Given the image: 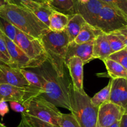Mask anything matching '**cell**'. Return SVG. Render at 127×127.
Here are the masks:
<instances>
[{
  "instance_id": "obj_1",
  "label": "cell",
  "mask_w": 127,
  "mask_h": 127,
  "mask_svg": "<svg viewBox=\"0 0 127 127\" xmlns=\"http://www.w3.org/2000/svg\"><path fill=\"white\" fill-rule=\"evenodd\" d=\"M37 74L42 83L40 95L56 107L70 111L69 86L71 83L66 77L58 75L50 64L45 61L37 67Z\"/></svg>"
},
{
  "instance_id": "obj_2",
  "label": "cell",
  "mask_w": 127,
  "mask_h": 127,
  "mask_svg": "<svg viewBox=\"0 0 127 127\" xmlns=\"http://www.w3.org/2000/svg\"><path fill=\"white\" fill-rule=\"evenodd\" d=\"M0 17L5 19L22 32L40 39L48 27L24 7L6 4L0 9Z\"/></svg>"
},
{
  "instance_id": "obj_3",
  "label": "cell",
  "mask_w": 127,
  "mask_h": 127,
  "mask_svg": "<svg viewBox=\"0 0 127 127\" xmlns=\"http://www.w3.org/2000/svg\"><path fill=\"white\" fill-rule=\"evenodd\" d=\"M47 56V62L60 77H65L64 59L69 42L65 30L60 32L48 31L40 38Z\"/></svg>"
},
{
  "instance_id": "obj_4",
  "label": "cell",
  "mask_w": 127,
  "mask_h": 127,
  "mask_svg": "<svg viewBox=\"0 0 127 127\" xmlns=\"http://www.w3.org/2000/svg\"><path fill=\"white\" fill-rule=\"evenodd\" d=\"M70 112L74 116L81 127H96L99 107L92 103L91 97L86 92L81 93L69 86Z\"/></svg>"
},
{
  "instance_id": "obj_5",
  "label": "cell",
  "mask_w": 127,
  "mask_h": 127,
  "mask_svg": "<svg viewBox=\"0 0 127 127\" xmlns=\"http://www.w3.org/2000/svg\"><path fill=\"white\" fill-rule=\"evenodd\" d=\"M22 104L26 110L24 113L59 127L58 119L62 112L57 107L45 99L40 95L33 96Z\"/></svg>"
},
{
  "instance_id": "obj_6",
  "label": "cell",
  "mask_w": 127,
  "mask_h": 127,
  "mask_svg": "<svg viewBox=\"0 0 127 127\" xmlns=\"http://www.w3.org/2000/svg\"><path fill=\"white\" fill-rule=\"evenodd\" d=\"M14 42L39 67L47 61V54L40 39L30 36L16 29V37Z\"/></svg>"
},
{
  "instance_id": "obj_7",
  "label": "cell",
  "mask_w": 127,
  "mask_h": 127,
  "mask_svg": "<svg viewBox=\"0 0 127 127\" xmlns=\"http://www.w3.org/2000/svg\"><path fill=\"white\" fill-rule=\"evenodd\" d=\"M127 26V17L114 7L104 2L95 27L105 34L118 31Z\"/></svg>"
},
{
  "instance_id": "obj_8",
  "label": "cell",
  "mask_w": 127,
  "mask_h": 127,
  "mask_svg": "<svg viewBox=\"0 0 127 127\" xmlns=\"http://www.w3.org/2000/svg\"><path fill=\"white\" fill-rule=\"evenodd\" d=\"M42 90L33 85L18 87L0 83V102H19L23 103L33 96L40 95Z\"/></svg>"
},
{
  "instance_id": "obj_9",
  "label": "cell",
  "mask_w": 127,
  "mask_h": 127,
  "mask_svg": "<svg viewBox=\"0 0 127 127\" xmlns=\"http://www.w3.org/2000/svg\"><path fill=\"white\" fill-rule=\"evenodd\" d=\"M3 34V33H2ZM6 43L7 52L10 57L11 67L16 68H37L39 66L31 59L23 51L3 34Z\"/></svg>"
},
{
  "instance_id": "obj_10",
  "label": "cell",
  "mask_w": 127,
  "mask_h": 127,
  "mask_svg": "<svg viewBox=\"0 0 127 127\" xmlns=\"http://www.w3.org/2000/svg\"><path fill=\"white\" fill-rule=\"evenodd\" d=\"M124 112L117 105L110 100L102 103L99 107L97 123L100 127H107L120 121Z\"/></svg>"
},
{
  "instance_id": "obj_11",
  "label": "cell",
  "mask_w": 127,
  "mask_h": 127,
  "mask_svg": "<svg viewBox=\"0 0 127 127\" xmlns=\"http://www.w3.org/2000/svg\"><path fill=\"white\" fill-rule=\"evenodd\" d=\"M76 13L81 15L87 23L95 27L100 10L104 2L100 0H89L85 3H81L74 0Z\"/></svg>"
},
{
  "instance_id": "obj_12",
  "label": "cell",
  "mask_w": 127,
  "mask_h": 127,
  "mask_svg": "<svg viewBox=\"0 0 127 127\" xmlns=\"http://www.w3.org/2000/svg\"><path fill=\"white\" fill-rule=\"evenodd\" d=\"M109 100L119 105L123 112L127 111V78L112 79Z\"/></svg>"
},
{
  "instance_id": "obj_13",
  "label": "cell",
  "mask_w": 127,
  "mask_h": 127,
  "mask_svg": "<svg viewBox=\"0 0 127 127\" xmlns=\"http://www.w3.org/2000/svg\"><path fill=\"white\" fill-rule=\"evenodd\" d=\"M0 83L18 87L31 85L21 73L19 68H12L0 61Z\"/></svg>"
},
{
  "instance_id": "obj_14",
  "label": "cell",
  "mask_w": 127,
  "mask_h": 127,
  "mask_svg": "<svg viewBox=\"0 0 127 127\" xmlns=\"http://www.w3.org/2000/svg\"><path fill=\"white\" fill-rule=\"evenodd\" d=\"M94 41L83 44H76L74 41L69 43L67 49L66 54L64 59V64L74 56L79 57L84 64L88 63L93 59V48Z\"/></svg>"
},
{
  "instance_id": "obj_15",
  "label": "cell",
  "mask_w": 127,
  "mask_h": 127,
  "mask_svg": "<svg viewBox=\"0 0 127 127\" xmlns=\"http://www.w3.org/2000/svg\"><path fill=\"white\" fill-rule=\"evenodd\" d=\"M84 65L83 61L76 56L71 57L66 63V67L69 70L71 78L72 85L74 89L81 93L85 92L83 87Z\"/></svg>"
},
{
  "instance_id": "obj_16",
  "label": "cell",
  "mask_w": 127,
  "mask_h": 127,
  "mask_svg": "<svg viewBox=\"0 0 127 127\" xmlns=\"http://www.w3.org/2000/svg\"><path fill=\"white\" fill-rule=\"evenodd\" d=\"M21 7H24L32 12L37 18L48 27L50 17L53 10L48 2H38L32 1H24L21 2Z\"/></svg>"
},
{
  "instance_id": "obj_17",
  "label": "cell",
  "mask_w": 127,
  "mask_h": 127,
  "mask_svg": "<svg viewBox=\"0 0 127 127\" xmlns=\"http://www.w3.org/2000/svg\"><path fill=\"white\" fill-rule=\"evenodd\" d=\"M112 54L105 33L99 35L94 41L93 48V59H99L104 61Z\"/></svg>"
},
{
  "instance_id": "obj_18",
  "label": "cell",
  "mask_w": 127,
  "mask_h": 127,
  "mask_svg": "<svg viewBox=\"0 0 127 127\" xmlns=\"http://www.w3.org/2000/svg\"><path fill=\"white\" fill-rule=\"evenodd\" d=\"M69 21L64 30L68 35L69 42H71L79 34L83 26L86 22L83 16L78 13L69 16Z\"/></svg>"
},
{
  "instance_id": "obj_19",
  "label": "cell",
  "mask_w": 127,
  "mask_h": 127,
  "mask_svg": "<svg viewBox=\"0 0 127 127\" xmlns=\"http://www.w3.org/2000/svg\"><path fill=\"white\" fill-rule=\"evenodd\" d=\"M102 33L104 32H102L100 29L86 22L82 27L79 34L73 41L76 44H83L92 42L94 41L99 35L102 34Z\"/></svg>"
},
{
  "instance_id": "obj_20",
  "label": "cell",
  "mask_w": 127,
  "mask_h": 127,
  "mask_svg": "<svg viewBox=\"0 0 127 127\" xmlns=\"http://www.w3.org/2000/svg\"><path fill=\"white\" fill-rule=\"evenodd\" d=\"M47 2L53 11L68 16L76 14L74 0H48Z\"/></svg>"
},
{
  "instance_id": "obj_21",
  "label": "cell",
  "mask_w": 127,
  "mask_h": 127,
  "mask_svg": "<svg viewBox=\"0 0 127 127\" xmlns=\"http://www.w3.org/2000/svg\"><path fill=\"white\" fill-rule=\"evenodd\" d=\"M69 16L53 11L50 17L48 29L53 32L64 31L69 21Z\"/></svg>"
},
{
  "instance_id": "obj_22",
  "label": "cell",
  "mask_w": 127,
  "mask_h": 127,
  "mask_svg": "<svg viewBox=\"0 0 127 127\" xmlns=\"http://www.w3.org/2000/svg\"><path fill=\"white\" fill-rule=\"evenodd\" d=\"M103 62L106 67L108 75L111 78H127V69L121 64L109 58L105 59Z\"/></svg>"
},
{
  "instance_id": "obj_23",
  "label": "cell",
  "mask_w": 127,
  "mask_h": 127,
  "mask_svg": "<svg viewBox=\"0 0 127 127\" xmlns=\"http://www.w3.org/2000/svg\"><path fill=\"white\" fill-rule=\"evenodd\" d=\"M112 85V78L109 81L107 85L105 86L104 88L95 93L93 97L91 98L92 103L95 107H99L102 103L109 101L110 99V90Z\"/></svg>"
},
{
  "instance_id": "obj_24",
  "label": "cell",
  "mask_w": 127,
  "mask_h": 127,
  "mask_svg": "<svg viewBox=\"0 0 127 127\" xmlns=\"http://www.w3.org/2000/svg\"><path fill=\"white\" fill-rule=\"evenodd\" d=\"M16 29L12 24L0 17V31L12 41H14L16 39Z\"/></svg>"
},
{
  "instance_id": "obj_25",
  "label": "cell",
  "mask_w": 127,
  "mask_h": 127,
  "mask_svg": "<svg viewBox=\"0 0 127 127\" xmlns=\"http://www.w3.org/2000/svg\"><path fill=\"white\" fill-rule=\"evenodd\" d=\"M59 127H81L74 116L71 113H61L58 119Z\"/></svg>"
},
{
  "instance_id": "obj_26",
  "label": "cell",
  "mask_w": 127,
  "mask_h": 127,
  "mask_svg": "<svg viewBox=\"0 0 127 127\" xmlns=\"http://www.w3.org/2000/svg\"><path fill=\"white\" fill-rule=\"evenodd\" d=\"M105 36H106L110 49L112 51V53L126 48V46L124 44L123 41L115 34L112 32L105 34Z\"/></svg>"
},
{
  "instance_id": "obj_27",
  "label": "cell",
  "mask_w": 127,
  "mask_h": 127,
  "mask_svg": "<svg viewBox=\"0 0 127 127\" xmlns=\"http://www.w3.org/2000/svg\"><path fill=\"white\" fill-rule=\"evenodd\" d=\"M21 73L23 75L26 80L29 82L31 85H33L37 88H40L42 90V83L41 82L40 78L37 73L32 72L31 71L27 70L25 68L20 69ZM43 92V91H42Z\"/></svg>"
},
{
  "instance_id": "obj_28",
  "label": "cell",
  "mask_w": 127,
  "mask_h": 127,
  "mask_svg": "<svg viewBox=\"0 0 127 127\" xmlns=\"http://www.w3.org/2000/svg\"><path fill=\"white\" fill-rule=\"evenodd\" d=\"M21 116L30 127H57L51 123L25 113H22Z\"/></svg>"
},
{
  "instance_id": "obj_29",
  "label": "cell",
  "mask_w": 127,
  "mask_h": 127,
  "mask_svg": "<svg viewBox=\"0 0 127 127\" xmlns=\"http://www.w3.org/2000/svg\"><path fill=\"white\" fill-rule=\"evenodd\" d=\"M120 11L127 17V0H100Z\"/></svg>"
},
{
  "instance_id": "obj_30",
  "label": "cell",
  "mask_w": 127,
  "mask_h": 127,
  "mask_svg": "<svg viewBox=\"0 0 127 127\" xmlns=\"http://www.w3.org/2000/svg\"><path fill=\"white\" fill-rule=\"evenodd\" d=\"M112 60L116 61L118 63L124 66L127 69V49L125 48L122 50L111 54L108 57Z\"/></svg>"
},
{
  "instance_id": "obj_31",
  "label": "cell",
  "mask_w": 127,
  "mask_h": 127,
  "mask_svg": "<svg viewBox=\"0 0 127 127\" xmlns=\"http://www.w3.org/2000/svg\"><path fill=\"white\" fill-rule=\"evenodd\" d=\"M112 33L117 35L123 41L127 49V26L118 30V31L112 32Z\"/></svg>"
},
{
  "instance_id": "obj_32",
  "label": "cell",
  "mask_w": 127,
  "mask_h": 127,
  "mask_svg": "<svg viewBox=\"0 0 127 127\" xmlns=\"http://www.w3.org/2000/svg\"><path fill=\"white\" fill-rule=\"evenodd\" d=\"M10 107L11 109L16 112L22 113H25V107L22 103L19 102H10Z\"/></svg>"
},
{
  "instance_id": "obj_33",
  "label": "cell",
  "mask_w": 127,
  "mask_h": 127,
  "mask_svg": "<svg viewBox=\"0 0 127 127\" xmlns=\"http://www.w3.org/2000/svg\"><path fill=\"white\" fill-rule=\"evenodd\" d=\"M0 51L2 54H4L10 60L9 55L8 52H7L6 41H5L4 38L3 34L2 33V32L1 31H0Z\"/></svg>"
},
{
  "instance_id": "obj_34",
  "label": "cell",
  "mask_w": 127,
  "mask_h": 127,
  "mask_svg": "<svg viewBox=\"0 0 127 127\" xmlns=\"http://www.w3.org/2000/svg\"><path fill=\"white\" fill-rule=\"evenodd\" d=\"M8 105L5 101L0 102V116L4 117L9 112Z\"/></svg>"
},
{
  "instance_id": "obj_35",
  "label": "cell",
  "mask_w": 127,
  "mask_h": 127,
  "mask_svg": "<svg viewBox=\"0 0 127 127\" xmlns=\"http://www.w3.org/2000/svg\"><path fill=\"white\" fill-rule=\"evenodd\" d=\"M32 1L35 2H46L44 0H6L7 4H11L17 5V6H21V2L24 1Z\"/></svg>"
},
{
  "instance_id": "obj_36",
  "label": "cell",
  "mask_w": 127,
  "mask_h": 127,
  "mask_svg": "<svg viewBox=\"0 0 127 127\" xmlns=\"http://www.w3.org/2000/svg\"><path fill=\"white\" fill-rule=\"evenodd\" d=\"M120 127H127V111L123 113L120 121Z\"/></svg>"
},
{
  "instance_id": "obj_37",
  "label": "cell",
  "mask_w": 127,
  "mask_h": 127,
  "mask_svg": "<svg viewBox=\"0 0 127 127\" xmlns=\"http://www.w3.org/2000/svg\"><path fill=\"white\" fill-rule=\"evenodd\" d=\"M0 61L11 67V61H10V60L4 54H2L1 51H0Z\"/></svg>"
},
{
  "instance_id": "obj_38",
  "label": "cell",
  "mask_w": 127,
  "mask_h": 127,
  "mask_svg": "<svg viewBox=\"0 0 127 127\" xmlns=\"http://www.w3.org/2000/svg\"><path fill=\"white\" fill-rule=\"evenodd\" d=\"M17 127H30L28 125V124L26 123V121L24 120V118L21 117V122H20L19 124L18 125V126H17Z\"/></svg>"
},
{
  "instance_id": "obj_39",
  "label": "cell",
  "mask_w": 127,
  "mask_h": 127,
  "mask_svg": "<svg viewBox=\"0 0 127 127\" xmlns=\"http://www.w3.org/2000/svg\"><path fill=\"white\" fill-rule=\"evenodd\" d=\"M120 121H117V122L113 123L112 125H111L107 127H120Z\"/></svg>"
},
{
  "instance_id": "obj_40",
  "label": "cell",
  "mask_w": 127,
  "mask_h": 127,
  "mask_svg": "<svg viewBox=\"0 0 127 127\" xmlns=\"http://www.w3.org/2000/svg\"><path fill=\"white\" fill-rule=\"evenodd\" d=\"M6 4H7L6 0H0V9Z\"/></svg>"
},
{
  "instance_id": "obj_41",
  "label": "cell",
  "mask_w": 127,
  "mask_h": 127,
  "mask_svg": "<svg viewBox=\"0 0 127 127\" xmlns=\"http://www.w3.org/2000/svg\"><path fill=\"white\" fill-rule=\"evenodd\" d=\"M78 2H81V3H85V2H87L88 1H89V0H76Z\"/></svg>"
},
{
  "instance_id": "obj_42",
  "label": "cell",
  "mask_w": 127,
  "mask_h": 127,
  "mask_svg": "<svg viewBox=\"0 0 127 127\" xmlns=\"http://www.w3.org/2000/svg\"><path fill=\"white\" fill-rule=\"evenodd\" d=\"M0 127H7L6 125H4V124H2V123H1V122H0Z\"/></svg>"
},
{
  "instance_id": "obj_43",
  "label": "cell",
  "mask_w": 127,
  "mask_h": 127,
  "mask_svg": "<svg viewBox=\"0 0 127 127\" xmlns=\"http://www.w3.org/2000/svg\"><path fill=\"white\" fill-rule=\"evenodd\" d=\"M99 127V124H98V123H97V127Z\"/></svg>"
},
{
  "instance_id": "obj_44",
  "label": "cell",
  "mask_w": 127,
  "mask_h": 127,
  "mask_svg": "<svg viewBox=\"0 0 127 127\" xmlns=\"http://www.w3.org/2000/svg\"><path fill=\"white\" fill-rule=\"evenodd\" d=\"M44 1H47H47H48V0H44Z\"/></svg>"
}]
</instances>
